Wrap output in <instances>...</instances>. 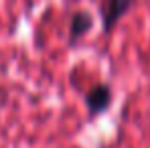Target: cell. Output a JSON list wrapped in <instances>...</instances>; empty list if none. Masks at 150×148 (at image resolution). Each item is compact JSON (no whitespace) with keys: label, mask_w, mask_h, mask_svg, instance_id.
<instances>
[{"label":"cell","mask_w":150,"mask_h":148,"mask_svg":"<svg viewBox=\"0 0 150 148\" xmlns=\"http://www.w3.org/2000/svg\"><path fill=\"white\" fill-rule=\"evenodd\" d=\"M91 25H93V18H91L89 12L79 10L77 14H73V18H71V41L79 39L81 35H85L91 28Z\"/></svg>","instance_id":"obj_3"},{"label":"cell","mask_w":150,"mask_h":148,"mask_svg":"<svg viewBox=\"0 0 150 148\" xmlns=\"http://www.w3.org/2000/svg\"><path fill=\"white\" fill-rule=\"evenodd\" d=\"M112 103V89L105 85V83H100L96 87H91L85 96V106L89 110V114H101L110 108Z\"/></svg>","instance_id":"obj_1"},{"label":"cell","mask_w":150,"mask_h":148,"mask_svg":"<svg viewBox=\"0 0 150 148\" xmlns=\"http://www.w3.org/2000/svg\"><path fill=\"white\" fill-rule=\"evenodd\" d=\"M134 0H101V16H103V26L110 28L114 23H118L124 12L130 8Z\"/></svg>","instance_id":"obj_2"}]
</instances>
